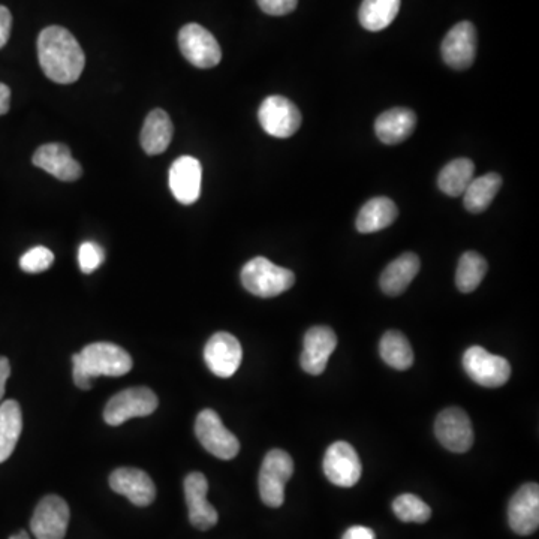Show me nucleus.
Returning <instances> with one entry per match:
<instances>
[{
	"instance_id": "20e7f679",
	"label": "nucleus",
	"mask_w": 539,
	"mask_h": 539,
	"mask_svg": "<svg viewBox=\"0 0 539 539\" xmlns=\"http://www.w3.org/2000/svg\"><path fill=\"white\" fill-rule=\"evenodd\" d=\"M294 474V462L283 450H271L264 457L261 466L260 495L264 504L270 508L282 507L285 502V486Z\"/></svg>"
},
{
	"instance_id": "f704fd0d",
	"label": "nucleus",
	"mask_w": 539,
	"mask_h": 539,
	"mask_svg": "<svg viewBox=\"0 0 539 539\" xmlns=\"http://www.w3.org/2000/svg\"><path fill=\"white\" fill-rule=\"evenodd\" d=\"M12 15L6 6L0 5V48L5 47L11 36Z\"/></svg>"
},
{
	"instance_id": "2eb2a0df",
	"label": "nucleus",
	"mask_w": 539,
	"mask_h": 539,
	"mask_svg": "<svg viewBox=\"0 0 539 539\" xmlns=\"http://www.w3.org/2000/svg\"><path fill=\"white\" fill-rule=\"evenodd\" d=\"M336 346L337 336L330 327L318 325L310 328L304 336L300 358L304 372L309 375H322Z\"/></svg>"
},
{
	"instance_id": "a211bd4d",
	"label": "nucleus",
	"mask_w": 539,
	"mask_h": 539,
	"mask_svg": "<svg viewBox=\"0 0 539 539\" xmlns=\"http://www.w3.org/2000/svg\"><path fill=\"white\" fill-rule=\"evenodd\" d=\"M32 162L60 182H75L83 176V168L72 158L71 150L65 144H44L36 150Z\"/></svg>"
},
{
	"instance_id": "412c9836",
	"label": "nucleus",
	"mask_w": 539,
	"mask_h": 539,
	"mask_svg": "<svg viewBox=\"0 0 539 539\" xmlns=\"http://www.w3.org/2000/svg\"><path fill=\"white\" fill-rule=\"evenodd\" d=\"M417 116L409 108L397 107L385 111L376 119V137L388 146H396L411 137Z\"/></svg>"
},
{
	"instance_id": "c756f323",
	"label": "nucleus",
	"mask_w": 539,
	"mask_h": 539,
	"mask_svg": "<svg viewBox=\"0 0 539 539\" xmlns=\"http://www.w3.org/2000/svg\"><path fill=\"white\" fill-rule=\"evenodd\" d=\"M487 261L478 252L469 251L460 258L457 266L456 285L460 292H474L486 276Z\"/></svg>"
},
{
	"instance_id": "ddd939ff",
	"label": "nucleus",
	"mask_w": 539,
	"mask_h": 539,
	"mask_svg": "<svg viewBox=\"0 0 539 539\" xmlns=\"http://www.w3.org/2000/svg\"><path fill=\"white\" fill-rule=\"evenodd\" d=\"M442 59L450 68L465 71L471 68L477 56V30L469 21L457 23L442 41Z\"/></svg>"
},
{
	"instance_id": "e433bc0d",
	"label": "nucleus",
	"mask_w": 539,
	"mask_h": 539,
	"mask_svg": "<svg viewBox=\"0 0 539 539\" xmlns=\"http://www.w3.org/2000/svg\"><path fill=\"white\" fill-rule=\"evenodd\" d=\"M9 375H11V364H9L8 358L0 357V402L5 396L6 382H8Z\"/></svg>"
},
{
	"instance_id": "4be33fe9",
	"label": "nucleus",
	"mask_w": 539,
	"mask_h": 539,
	"mask_svg": "<svg viewBox=\"0 0 539 539\" xmlns=\"http://www.w3.org/2000/svg\"><path fill=\"white\" fill-rule=\"evenodd\" d=\"M420 266V258L412 252H406L396 260L391 261L382 271L381 279H379V285H381L384 294L390 295V297L403 294L417 276Z\"/></svg>"
},
{
	"instance_id": "b1692460",
	"label": "nucleus",
	"mask_w": 539,
	"mask_h": 539,
	"mask_svg": "<svg viewBox=\"0 0 539 539\" xmlns=\"http://www.w3.org/2000/svg\"><path fill=\"white\" fill-rule=\"evenodd\" d=\"M399 210L390 198H372L361 207L355 227L360 233L370 234L385 230L396 221Z\"/></svg>"
},
{
	"instance_id": "bb28decb",
	"label": "nucleus",
	"mask_w": 539,
	"mask_h": 539,
	"mask_svg": "<svg viewBox=\"0 0 539 539\" xmlns=\"http://www.w3.org/2000/svg\"><path fill=\"white\" fill-rule=\"evenodd\" d=\"M474 173L475 165L471 159H454L439 173V189L450 197H460L465 194L466 189L474 180Z\"/></svg>"
},
{
	"instance_id": "423d86ee",
	"label": "nucleus",
	"mask_w": 539,
	"mask_h": 539,
	"mask_svg": "<svg viewBox=\"0 0 539 539\" xmlns=\"http://www.w3.org/2000/svg\"><path fill=\"white\" fill-rule=\"evenodd\" d=\"M195 435L212 456L221 460H231L239 454L240 442L222 423L218 412L204 409L198 414Z\"/></svg>"
},
{
	"instance_id": "c9c22d12",
	"label": "nucleus",
	"mask_w": 539,
	"mask_h": 539,
	"mask_svg": "<svg viewBox=\"0 0 539 539\" xmlns=\"http://www.w3.org/2000/svg\"><path fill=\"white\" fill-rule=\"evenodd\" d=\"M342 539H376V535L366 526H352L345 532Z\"/></svg>"
},
{
	"instance_id": "f257e3e1",
	"label": "nucleus",
	"mask_w": 539,
	"mask_h": 539,
	"mask_svg": "<svg viewBox=\"0 0 539 539\" xmlns=\"http://www.w3.org/2000/svg\"><path fill=\"white\" fill-rule=\"evenodd\" d=\"M38 59L44 74L57 84L75 83L86 65L83 48L60 26L45 27L39 33Z\"/></svg>"
},
{
	"instance_id": "c85d7f7f",
	"label": "nucleus",
	"mask_w": 539,
	"mask_h": 539,
	"mask_svg": "<svg viewBox=\"0 0 539 539\" xmlns=\"http://www.w3.org/2000/svg\"><path fill=\"white\" fill-rule=\"evenodd\" d=\"M382 360L393 369L408 370L414 364V351L405 334L391 330L382 336L379 343Z\"/></svg>"
},
{
	"instance_id": "5701e85b",
	"label": "nucleus",
	"mask_w": 539,
	"mask_h": 539,
	"mask_svg": "<svg viewBox=\"0 0 539 539\" xmlns=\"http://www.w3.org/2000/svg\"><path fill=\"white\" fill-rule=\"evenodd\" d=\"M173 140V123L164 110H153L141 129V147L147 155H161Z\"/></svg>"
},
{
	"instance_id": "6ab92c4d",
	"label": "nucleus",
	"mask_w": 539,
	"mask_h": 539,
	"mask_svg": "<svg viewBox=\"0 0 539 539\" xmlns=\"http://www.w3.org/2000/svg\"><path fill=\"white\" fill-rule=\"evenodd\" d=\"M110 487L117 495L125 496L135 507H149L156 498L152 478L137 468H119L110 475Z\"/></svg>"
},
{
	"instance_id": "aec40b11",
	"label": "nucleus",
	"mask_w": 539,
	"mask_h": 539,
	"mask_svg": "<svg viewBox=\"0 0 539 539\" xmlns=\"http://www.w3.org/2000/svg\"><path fill=\"white\" fill-rule=\"evenodd\" d=\"M203 168L198 159L182 156L170 168V189L180 204L191 206L201 195Z\"/></svg>"
},
{
	"instance_id": "f8f14e48",
	"label": "nucleus",
	"mask_w": 539,
	"mask_h": 539,
	"mask_svg": "<svg viewBox=\"0 0 539 539\" xmlns=\"http://www.w3.org/2000/svg\"><path fill=\"white\" fill-rule=\"evenodd\" d=\"M435 435L451 453H466L474 444V429L468 414L460 408H447L438 415Z\"/></svg>"
},
{
	"instance_id": "4c0bfd02",
	"label": "nucleus",
	"mask_w": 539,
	"mask_h": 539,
	"mask_svg": "<svg viewBox=\"0 0 539 539\" xmlns=\"http://www.w3.org/2000/svg\"><path fill=\"white\" fill-rule=\"evenodd\" d=\"M11 107V89L6 84L0 83V116L8 113Z\"/></svg>"
},
{
	"instance_id": "f03ea898",
	"label": "nucleus",
	"mask_w": 539,
	"mask_h": 539,
	"mask_svg": "<svg viewBox=\"0 0 539 539\" xmlns=\"http://www.w3.org/2000/svg\"><path fill=\"white\" fill-rule=\"evenodd\" d=\"M72 378L80 390H90L93 378L126 375L131 372L132 358L125 349L114 343L98 342L84 346L72 355Z\"/></svg>"
},
{
	"instance_id": "473e14b6",
	"label": "nucleus",
	"mask_w": 539,
	"mask_h": 539,
	"mask_svg": "<svg viewBox=\"0 0 539 539\" xmlns=\"http://www.w3.org/2000/svg\"><path fill=\"white\" fill-rule=\"evenodd\" d=\"M105 252L98 243L84 242L78 249V264L84 274L93 273L104 263Z\"/></svg>"
},
{
	"instance_id": "7ed1b4c3",
	"label": "nucleus",
	"mask_w": 539,
	"mask_h": 539,
	"mask_svg": "<svg viewBox=\"0 0 539 539\" xmlns=\"http://www.w3.org/2000/svg\"><path fill=\"white\" fill-rule=\"evenodd\" d=\"M242 283L246 291L260 298H273L294 286L295 274L276 266L264 257L246 263L242 270Z\"/></svg>"
},
{
	"instance_id": "0eeeda50",
	"label": "nucleus",
	"mask_w": 539,
	"mask_h": 539,
	"mask_svg": "<svg viewBox=\"0 0 539 539\" xmlns=\"http://www.w3.org/2000/svg\"><path fill=\"white\" fill-rule=\"evenodd\" d=\"M463 367L481 387L498 388L511 378V364L504 357L490 354L483 346H471L463 355Z\"/></svg>"
},
{
	"instance_id": "6e6552de",
	"label": "nucleus",
	"mask_w": 539,
	"mask_h": 539,
	"mask_svg": "<svg viewBox=\"0 0 539 539\" xmlns=\"http://www.w3.org/2000/svg\"><path fill=\"white\" fill-rule=\"evenodd\" d=\"M179 47L185 59L200 69L221 63L222 50L215 36L197 23L186 24L179 33Z\"/></svg>"
},
{
	"instance_id": "7c9ffc66",
	"label": "nucleus",
	"mask_w": 539,
	"mask_h": 539,
	"mask_svg": "<svg viewBox=\"0 0 539 539\" xmlns=\"http://www.w3.org/2000/svg\"><path fill=\"white\" fill-rule=\"evenodd\" d=\"M393 511L397 519L405 523H426L432 517L429 505L411 493H405L394 499Z\"/></svg>"
},
{
	"instance_id": "f3484780",
	"label": "nucleus",
	"mask_w": 539,
	"mask_h": 539,
	"mask_svg": "<svg viewBox=\"0 0 539 539\" xmlns=\"http://www.w3.org/2000/svg\"><path fill=\"white\" fill-rule=\"evenodd\" d=\"M508 522L517 535L534 534L539 526V486L528 483L517 490L508 507Z\"/></svg>"
},
{
	"instance_id": "9d476101",
	"label": "nucleus",
	"mask_w": 539,
	"mask_h": 539,
	"mask_svg": "<svg viewBox=\"0 0 539 539\" xmlns=\"http://www.w3.org/2000/svg\"><path fill=\"white\" fill-rule=\"evenodd\" d=\"M258 119L264 131L276 138L292 137L301 126L300 110L288 98L280 95L264 99Z\"/></svg>"
},
{
	"instance_id": "4468645a",
	"label": "nucleus",
	"mask_w": 539,
	"mask_h": 539,
	"mask_svg": "<svg viewBox=\"0 0 539 539\" xmlns=\"http://www.w3.org/2000/svg\"><path fill=\"white\" fill-rule=\"evenodd\" d=\"M242 358L243 349L239 340L225 331L213 334L204 348L207 367L219 378H231L239 370Z\"/></svg>"
},
{
	"instance_id": "39448f33",
	"label": "nucleus",
	"mask_w": 539,
	"mask_h": 539,
	"mask_svg": "<svg viewBox=\"0 0 539 539\" xmlns=\"http://www.w3.org/2000/svg\"><path fill=\"white\" fill-rule=\"evenodd\" d=\"M158 405V396L150 388H128L108 400L104 409V420L110 426H120L131 418L152 415Z\"/></svg>"
},
{
	"instance_id": "1a4fd4ad",
	"label": "nucleus",
	"mask_w": 539,
	"mask_h": 539,
	"mask_svg": "<svg viewBox=\"0 0 539 539\" xmlns=\"http://www.w3.org/2000/svg\"><path fill=\"white\" fill-rule=\"evenodd\" d=\"M324 474L334 486L354 487L360 481L363 466L360 457L351 444L345 441L334 442L324 456Z\"/></svg>"
},
{
	"instance_id": "9b49d317",
	"label": "nucleus",
	"mask_w": 539,
	"mask_h": 539,
	"mask_svg": "<svg viewBox=\"0 0 539 539\" xmlns=\"http://www.w3.org/2000/svg\"><path fill=\"white\" fill-rule=\"evenodd\" d=\"M68 504L65 499L56 495H48L35 508L30 531L36 539H63L69 525Z\"/></svg>"
},
{
	"instance_id": "58836bf2",
	"label": "nucleus",
	"mask_w": 539,
	"mask_h": 539,
	"mask_svg": "<svg viewBox=\"0 0 539 539\" xmlns=\"http://www.w3.org/2000/svg\"><path fill=\"white\" fill-rule=\"evenodd\" d=\"M9 539H30V537L26 531H20L18 534L12 535V537Z\"/></svg>"
},
{
	"instance_id": "cd10ccee",
	"label": "nucleus",
	"mask_w": 539,
	"mask_h": 539,
	"mask_svg": "<svg viewBox=\"0 0 539 539\" xmlns=\"http://www.w3.org/2000/svg\"><path fill=\"white\" fill-rule=\"evenodd\" d=\"M402 0H363L358 18L361 26L369 32H379L393 23L399 14Z\"/></svg>"
},
{
	"instance_id": "393cba45",
	"label": "nucleus",
	"mask_w": 539,
	"mask_h": 539,
	"mask_svg": "<svg viewBox=\"0 0 539 539\" xmlns=\"http://www.w3.org/2000/svg\"><path fill=\"white\" fill-rule=\"evenodd\" d=\"M23 430V414L20 403L5 400L0 405V463L6 462L14 453Z\"/></svg>"
},
{
	"instance_id": "a878e982",
	"label": "nucleus",
	"mask_w": 539,
	"mask_h": 539,
	"mask_svg": "<svg viewBox=\"0 0 539 539\" xmlns=\"http://www.w3.org/2000/svg\"><path fill=\"white\" fill-rule=\"evenodd\" d=\"M501 186L502 177L496 173L486 174V176L472 180L471 185L463 194V203H465L466 210L474 213V215L486 212L490 204L495 200L496 195H498Z\"/></svg>"
},
{
	"instance_id": "72a5a7b5",
	"label": "nucleus",
	"mask_w": 539,
	"mask_h": 539,
	"mask_svg": "<svg viewBox=\"0 0 539 539\" xmlns=\"http://www.w3.org/2000/svg\"><path fill=\"white\" fill-rule=\"evenodd\" d=\"M260 8L269 15H286L297 8L298 0H257Z\"/></svg>"
},
{
	"instance_id": "2f4dec72",
	"label": "nucleus",
	"mask_w": 539,
	"mask_h": 539,
	"mask_svg": "<svg viewBox=\"0 0 539 539\" xmlns=\"http://www.w3.org/2000/svg\"><path fill=\"white\" fill-rule=\"evenodd\" d=\"M54 255L50 249L44 248V246H36V248L27 251L23 257L20 258V267L24 273L38 274L42 271H47L53 266Z\"/></svg>"
},
{
	"instance_id": "dca6fc26",
	"label": "nucleus",
	"mask_w": 539,
	"mask_h": 539,
	"mask_svg": "<svg viewBox=\"0 0 539 539\" xmlns=\"http://www.w3.org/2000/svg\"><path fill=\"white\" fill-rule=\"evenodd\" d=\"M209 481L201 472H192L185 480V498L189 520L194 528L209 531L218 523V511L207 501Z\"/></svg>"
}]
</instances>
